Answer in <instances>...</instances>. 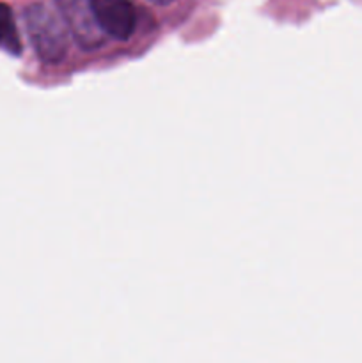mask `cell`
Here are the masks:
<instances>
[{
  "label": "cell",
  "mask_w": 362,
  "mask_h": 363,
  "mask_svg": "<svg viewBox=\"0 0 362 363\" xmlns=\"http://www.w3.org/2000/svg\"><path fill=\"white\" fill-rule=\"evenodd\" d=\"M25 25L39 59L46 64L62 62L67 52V28L60 14L34 4L25 11Z\"/></svg>",
  "instance_id": "6da1fadb"
},
{
  "label": "cell",
  "mask_w": 362,
  "mask_h": 363,
  "mask_svg": "<svg viewBox=\"0 0 362 363\" xmlns=\"http://www.w3.org/2000/svg\"><path fill=\"white\" fill-rule=\"evenodd\" d=\"M57 9L80 48L94 52L105 45L106 34L99 27L89 0H57Z\"/></svg>",
  "instance_id": "7a4b0ae2"
},
{
  "label": "cell",
  "mask_w": 362,
  "mask_h": 363,
  "mask_svg": "<svg viewBox=\"0 0 362 363\" xmlns=\"http://www.w3.org/2000/svg\"><path fill=\"white\" fill-rule=\"evenodd\" d=\"M99 27L109 38L126 41L137 28V11L131 0H89Z\"/></svg>",
  "instance_id": "3957f363"
},
{
  "label": "cell",
  "mask_w": 362,
  "mask_h": 363,
  "mask_svg": "<svg viewBox=\"0 0 362 363\" xmlns=\"http://www.w3.org/2000/svg\"><path fill=\"white\" fill-rule=\"evenodd\" d=\"M6 43L9 48L20 50V45H18V35L16 30H14L13 20H11V13L6 6L0 4V43Z\"/></svg>",
  "instance_id": "277c9868"
},
{
  "label": "cell",
  "mask_w": 362,
  "mask_h": 363,
  "mask_svg": "<svg viewBox=\"0 0 362 363\" xmlns=\"http://www.w3.org/2000/svg\"><path fill=\"white\" fill-rule=\"evenodd\" d=\"M149 2L156 4V6H169V4H172L174 0H149Z\"/></svg>",
  "instance_id": "5b68a950"
}]
</instances>
